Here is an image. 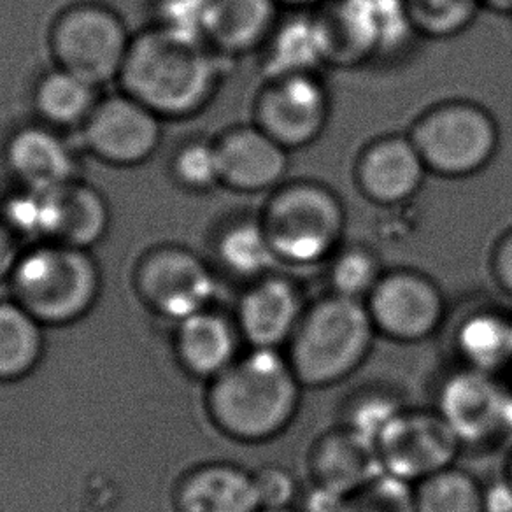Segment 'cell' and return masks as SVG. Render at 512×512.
Wrapping results in <instances>:
<instances>
[{"mask_svg": "<svg viewBox=\"0 0 512 512\" xmlns=\"http://www.w3.org/2000/svg\"><path fill=\"white\" fill-rule=\"evenodd\" d=\"M41 323L20 304L0 302V381L27 376L43 355Z\"/></svg>", "mask_w": 512, "mask_h": 512, "instance_id": "obj_26", "label": "cell"}, {"mask_svg": "<svg viewBox=\"0 0 512 512\" xmlns=\"http://www.w3.org/2000/svg\"><path fill=\"white\" fill-rule=\"evenodd\" d=\"M216 255L234 276L253 281L271 274L272 264L278 262L258 216L228 223L218 235Z\"/></svg>", "mask_w": 512, "mask_h": 512, "instance_id": "obj_25", "label": "cell"}, {"mask_svg": "<svg viewBox=\"0 0 512 512\" xmlns=\"http://www.w3.org/2000/svg\"><path fill=\"white\" fill-rule=\"evenodd\" d=\"M376 334L365 302L330 293L306 307L286 358L304 388H327L362 367Z\"/></svg>", "mask_w": 512, "mask_h": 512, "instance_id": "obj_3", "label": "cell"}, {"mask_svg": "<svg viewBox=\"0 0 512 512\" xmlns=\"http://www.w3.org/2000/svg\"><path fill=\"white\" fill-rule=\"evenodd\" d=\"M332 116V95L318 72L264 79L251 109V123L285 150L316 143Z\"/></svg>", "mask_w": 512, "mask_h": 512, "instance_id": "obj_7", "label": "cell"}, {"mask_svg": "<svg viewBox=\"0 0 512 512\" xmlns=\"http://www.w3.org/2000/svg\"><path fill=\"white\" fill-rule=\"evenodd\" d=\"M258 512H297V511H293V509H290V507H288V509H260V511Z\"/></svg>", "mask_w": 512, "mask_h": 512, "instance_id": "obj_43", "label": "cell"}, {"mask_svg": "<svg viewBox=\"0 0 512 512\" xmlns=\"http://www.w3.org/2000/svg\"><path fill=\"white\" fill-rule=\"evenodd\" d=\"M491 274L502 292L512 297V227L498 237L491 251Z\"/></svg>", "mask_w": 512, "mask_h": 512, "instance_id": "obj_36", "label": "cell"}, {"mask_svg": "<svg viewBox=\"0 0 512 512\" xmlns=\"http://www.w3.org/2000/svg\"><path fill=\"white\" fill-rule=\"evenodd\" d=\"M455 348L465 367L497 376L512 365V318L500 311H477L462 321Z\"/></svg>", "mask_w": 512, "mask_h": 512, "instance_id": "obj_24", "label": "cell"}, {"mask_svg": "<svg viewBox=\"0 0 512 512\" xmlns=\"http://www.w3.org/2000/svg\"><path fill=\"white\" fill-rule=\"evenodd\" d=\"M253 476L260 509H288L297 497L299 488L290 470L278 465H267Z\"/></svg>", "mask_w": 512, "mask_h": 512, "instance_id": "obj_34", "label": "cell"}, {"mask_svg": "<svg viewBox=\"0 0 512 512\" xmlns=\"http://www.w3.org/2000/svg\"><path fill=\"white\" fill-rule=\"evenodd\" d=\"M309 470L314 484L346 497L379 474L383 467L376 446L342 425L314 442Z\"/></svg>", "mask_w": 512, "mask_h": 512, "instance_id": "obj_17", "label": "cell"}, {"mask_svg": "<svg viewBox=\"0 0 512 512\" xmlns=\"http://www.w3.org/2000/svg\"><path fill=\"white\" fill-rule=\"evenodd\" d=\"M239 327L223 314L200 311L179 321L176 348L179 360L193 376L216 377L237 360Z\"/></svg>", "mask_w": 512, "mask_h": 512, "instance_id": "obj_21", "label": "cell"}, {"mask_svg": "<svg viewBox=\"0 0 512 512\" xmlns=\"http://www.w3.org/2000/svg\"><path fill=\"white\" fill-rule=\"evenodd\" d=\"M118 79L160 118H185L213 99L218 67L200 39L162 25L132 39Z\"/></svg>", "mask_w": 512, "mask_h": 512, "instance_id": "obj_1", "label": "cell"}, {"mask_svg": "<svg viewBox=\"0 0 512 512\" xmlns=\"http://www.w3.org/2000/svg\"><path fill=\"white\" fill-rule=\"evenodd\" d=\"M11 281L16 304L46 325H65L85 316L100 288L99 269L86 249L58 242L23 255Z\"/></svg>", "mask_w": 512, "mask_h": 512, "instance_id": "obj_6", "label": "cell"}, {"mask_svg": "<svg viewBox=\"0 0 512 512\" xmlns=\"http://www.w3.org/2000/svg\"><path fill=\"white\" fill-rule=\"evenodd\" d=\"M404 407L390 393L369 392L356 397L346 409L344 427L365 437L376 446L379 435L383 434Z\"/></svg>", "mask_w": 512, "mask_h": 512, "instance_id": "obj_32", "label": "cell"}, {"mask_svg": "<svg viewBox=\"0 0 512 512\" xmlns=\"http://www.w3.org/2000/svg\"><path fill=\"white\" fill-rule=\"evenodd\" d=\"M130 43L118 16L90 4L67 9L51 30V51L58 69L95 86L120 76Z\"/></svg>", "mask_w": 512, "mask_h": 512, "instance_id": "obj_8", "label": "cell"}, {"mask_svg": "<svg viewBox=\"0 0 512 512\" xmlns=\"http://www.w3.org/2000/svg\"><path fill=\"white\" fill-rule=\"evenodd\" d=\"M416 36L449 39L462 34L483 8L481 0H404Z\"/></svg>", "mask_w": 512, "mask_h": 512, "instance_id": "obj_30", "label": "cell"}, {"mask_svg": "<svg viewBox=\"0 0 512 512\" xmlns=\"http://www.w3.org/2000/svg\"><path fill=\"white\" fill-rule=\"evenodd\" d=\"M209 2L211 0H167L164 27L200 39Z\"/></svg>", "mask_w": 512, "mask_h": 512, "instance_id": "obj_35", "label": "cell"}, {"mask_svg": "<svg viewBox=\"0 0 512 512\" xmlns=\"http://www.w3.org/2000/svg\"><path fill=\"white\" fill-rule=\"evenodd\" d=\"M414 495L416 512H484L483 486L455 467L414 484Z\"/></svg>", "mask_w": 512, "mask_h": 512, "instance_id": "obj_28", "label": "cell"}, {"mask_svg": "<svg viewBox=\"0 0 512 512\" xmlns=\"http://www.w3.org/2000/svg\"><path fill=\"white\" fill-rule=\"evenodd\" d=\"M505 479L511 483L512 486V453L509 456V462H507V472H505Z\"/></svg>", "mask_w": 512, "mask_h": 512, "instance_id": "obj_42", "label": "cell"}, {"mask_svg": "<svg viewBox=\"0 0 512 512\" xmlns=\"http://www.w3.org/2000/svg\"><path fill=\"white\" fill-rule=\"evenodd\" d=\"M174 176L190 192H209L221 185L220 162L214 143L193 141L174 158Z\"/></svg>", "mask_w": 512, "mask_h": 512, "instance_id": "obj_33", "label": "cell"}, {"mask_svg": "<svg viewBox=\"0 0 512 512\" xmlns=\"http://www.w3.org/2000/svg\"><path fill=\"white\" fill-rule=\"evenodd\" d=\"M20 258L15 232L6 223H0V281L13 276Z\"/></svg>", "mask_w": 512, "mask_h": 512, "instance_id": "obj_37", "label": "cell"}, {"mask_svg": "<svg viewBox=\"0 0 512 512\" xmlns=\"http://www.w3.org/2000/svg\"><path fill=\"white\" fill-rule=\"evenodd\" d=\"M262 53L264 79L318 72L325 58L313 13H295L279 20Z\"/></svg>", "mask_w": 512, "mask_h": 512, "instance_id": "obj_23", "label": "cell"}, {"mask_svg": "<svg viewBox=\"0 0 512 512\" xmlns=\"http://www.w3.org/2000/svg\"><path fill=\"white\" fill-rule=\"evenodd\" d=\"M302 388L279 349H251L214 377L207 409L216 427L232 439L271 441L295 420Z\"/></svg>", "mask_w": 512, "mask_h": 512, "instance_id": "obj_2", "label": "cell"}, {"mask_svg": "<svg viewBox=\"0 0 512 512\" xmlns=\"http://www.w3.org/2000/svg\"><path fill=\"white\" fill-rule=\"evenodd\" d=\"M344 498V495L314 484L313 490L307 491L302 512H342Z\"/></svg>", "mask_w": 512, "mask_h": 512, "instance_id": "obj_38", "label": "cell"}, {"mask_svg": "<svg viewBox=\"0 0 512 512\" xmlns=\"http://www.w3.org/2000/svg\"><path fill=\"white\" fill-rule=\"evenodd\" d=\"M276 0H211L202 37L227 55L264 50L278 27Z\"/></svg>", "mask_w": 512, "mask_h": 512, "instance_id": "obj_18", "label": "cell"}, {"mask_svg": "<svg viewBox=\"0 0 512 512\" xmlns=\"http://www.w3.org/2000/svg\"><path fill=\"white\" fill-rule=\"evenodd\" d=\"M278 262L323 264L344 246L346 207L334 188L316 179L285 181L258 214Z\"/></svg>", "mask_w": 512, "mask_h": 512, "instance_id": "obj_4", "label": "cell"}, {"mask_svg": "<svg viewBox=\"0 0 512 512\" xmlns=\"http://www.w3.org/2000/svg\"><path fill=\"white\" fill-rule=\"evenodd\" d=\"M160 139V116L127 93L102 100L85 121L90 151L118 167L143 164L157 151Z\"/></svg>", "mask_w": 512, "mask_h": 512, "instance_id": "obj_12", "label": "cell"}, {"mask_svg": "<svg viewBox=\"0 0 512 512\" xmlns=\"http://www.w3.org/2000/svg\"><path fill=\"white\" fill-rule=\"evenodd\" d=\"M427 176L407 132L372 139L358 153L353 169L356 190L377 207L404 206L420 193Z\"/></svg>", "mask_w": 512, "mask_h": 512, "instance_id": "obj_14", "label": "cell"}, {"mask_svg": "<svg viewBox=\"0 0 512 512\" xmlns=\"http://www.w3.org/2000/svg\"><path fill=\"white\" fill-rule=\"evenodd\" d=\"M383 274L376 251L363 244H344L328 260L330 293L348 299L367 300Z\"/></svg>", "mask_w": 512, "mask_h": 512, "instance_id": "obj_29", "label": "cell"}, {"mask_svg": "<svg viewBox=\"0 0 512 512\" xmlns=\"http://www.w3.org/2000/svg\"><path fill=\"white\" fill-rule=\"evenodd\" d=\"M481 6L497 13H512V0H481Z\"/></svg>", "mask_w": 512, "mask_h": 512, "instance_id": "obj_41", "label": "cell"}, {"mask_svg": "<svg viewBox=\"0 0 512 512\" xmlns=\"http://www.w3.org/2000/svg\"><path fill=\"white\" fill-rule=\"evenodd\" d=\"M462 441L441 414L404 409L376 441V453L384 472L420 483L453 467Z\"/></svg>", "mask_w": 512, "mask_h": 512, "instance_id": "obj_10", "label": "cell"}, {"mask_svg": "<svg viewBox=\"0 0 512 512\" xmlns=\"http://www.w3.org/2000/svg\"><path fill=\"white\" fill-rule=\"evenodd\" d=\"M342 512H416L414 484L381 470L346 495Z\"/></svg>", "mask_w": 512, "mask_h": 512, "instance_id": "obj_31", "label": "cell"}, {"mask_svg": "<svg viewBox=\"0 0 512 512\" xmlns=\"http://www.w3.org/2000/svg\"><path fill=\"white\" fill-rule=\"evenodd\" d=\"M8 164L32 192H50L74 181V158L64 141L43 127L22 128L8 144Z\"/></svg>", "mask_w": 512, "mask_h": 512, "instance_id": "obj_20", "label": "cell"}, {"mask_svg": "<svg viewBox=\"0 0 512 512\" xmlns=\"http://www.w3.org/2000/svg\"><path fill=\"white\" fill-rule=\"evenodd\" d=\"M44 193L46 237L51 242L88 249L106 234L109 209L92 186L71 181Z\"/></svg>", "mask_w": 512, "mask_h": 512, "instance_id": "obj_19", "label": "cell"}, {"mask_svg": "<svg viewBox=\"0 0 512 512\" xmlns=\"http://www.w3.org/2000/svg\"><path fill=\"white\" fill-rule=\"evenodd\" d=\"M97 86L64 69L46 74L36 88L37 113L53 125L71 127L90 118L97 102Z\"/></svg>", "mask_w": 512, "mask_h": 512, "instance_id": "obj_27", "label": "cell"}, {"mask_svg": "<svg viewBox=\"0 0 512 512\" xmlns=\"http://www.w3.org/2000/svg\"><path fill=\"white\" fill-rule=\"evenodd\" d=\"M137 288L158 313L183 321L206 311L214 295L213 274L192 251L155 249L137 271Z\"/></svg>", "mask_w": 512, "mask_h": 512, "instance_id": "obj_11", "label": "cell"}, {"mask_svg": "<svg viewBox=\"0 0 512 512\" xmlns=\"http://www.w3.org/2000/svg\"><path fill=\"white\" fill-rule=\"evenodd\" d=\"M304 311L299 286L285 276L267 274L242 295L237 327L253 349H279L292 341Z\"/></svg>", "mask_w": 512, "mask_h": 512, "instance_id": "obj_16", "label": "cell"}, {"mask_svg": "<svg viewBox=\"0 0 512 512\" xmlns=\"http://www.w3.org/2000/svg\"><path fill=\"white\" fill-rule=\"evenodd\" d=\"M407 136L428 174L467 179L483 172L500 150V127L488 107L469 99H449L427 107Z\"/></svg>", "mask_w": 512, "mask_h": 512, "instance_id": "obj_5", "label": "cell"}, {"mask_svg": "<svg viewBox=\"0 0 512 512\" xmlns=\"http://www.w3.org/2000/svg\"><path fill=\"white\" fill-rule=\"evenodd\" d=\"M221 185L237 193H271L283 185L290 169V151L264 130L235 125L216 139Z\"/></svg>", "mask_w": 512, "mask_h": 512, "instance_id": "obj_15", "label": "cell"}, {"mask_svg": "<svg viewBox=\"0 0 512 512\" xmlns=\"http://www.w3.org/2000/svg\"><path fill=\"white\" fill-rule=\"evenodd\" d=\"M178 505L181 512H258L255 476L228 463L200 467L186 477Z\"/></svg>", "mask_w": 512, "mask_h": 512, "instance_id": "obj_22", "label": "cell"}, {"mask_svg": "<svg viewBox=\"0 0 512 512\" xmlns=\"http://www.w3.org/2000/svg\"><path fill=\"white\" fill-rule=\"evenodd\" d=\"M279 6L283 8L295 9V11H302V9H316L325 0H276Z\"/></svg>", "mask_w": 512, "mask_h": 512, "instance_id": "obj_40", "label": "cell"}, {"mask_svg": "<svg viewBox=\"0 0 512 512\" xmlns=\"http://www.w3.org/2000/svg\"><path fill=\"white\" fill-rule=\"evenodd\" d=\"M365 307L377 334L397 342L425 341L441 328L446 316L441 288L414 269L384 272Z\"/></svg>", "mask_w": 512, "mask_h": 512, "instance_id": "obj_9", "label": "cell"}, {"mask_svg": "<svg viewBox=\"0 0 512 512\" xmlns=\"http://www.w3.org/2000/svg\"><path fill=\"white\" fill-rule=\"evenodd\" d=\"M484 512H512V486L507 479L484 486Z\"/></svg>", "mask_w": 512, "mask_h": 512, "instance_id": "obj_39", "label": "cell"}, {"mask_svg": "<svg viewBox=\"0 0 512 512\" xmlns=\"http://www.w3.org/2000/svg\"><path fill=\"white\" fill-rule=\"evenodd\" d=\"M511 400L497 377L463 367L442 383L437 413L448 421L462 444H483L507 435Z\"/></svg>", "mask_w": 512, "mask_h": 512, "instance_id": "obj_13", "label": "cell"}]
</instances>
